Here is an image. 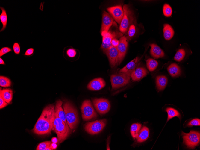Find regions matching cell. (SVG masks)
<instances>
[{"instance_id": "obj_1", "label": "cell", "mask_w": 200, "mask_h": 150, "mask_svg": "<svg viewBox=\"0 0 200 150\" xmlns=\"http://www.w3.org/2000/svg\"><path fill=\"white\" fill-rule=\"evenodd\" d=\"M55 107L54 104H50L44 108L33 129L34 133L39 135L51 134L54 117Z\"/></svg>"}, {"instance_id": "obj_2", "label": "cell", "mask_w": 200, "mask_h": 150, "mask_svg": "<svg viewBox=\"0 0 200 150\" xmlns=\"http://www.w3.org/2000/svg\"><path fill=\"white\" fill-rule=\"evenodd\" d=\"M70 129L54 111L52 130L56 134L59 144L64 141L69 136L70 133Z\"/></svg>"}, {"instance_id": "obj_3", "label": "cell", "mask_w": 200, "mask_h": 150, "mask_svg": "<svg viewBox=\"0 0 200 150\" xmlns=\"http://www.w3.org/2000/svg\"><path fill=\"white\" fill-rule=\"evenodd\" d=\"M62 107L65 113L68 125L71 129H75L79 122V117L77 109L69 101H64Z\"/></svg>"}, {"instance_id": "obj_4", "label": "cell", "mask_w": 200, "mask_h": 150, "mask_svg": "<svg viewBox=\"0 0 200 150\" xmlns=\"http://www.w3.org/2000/svg\"><path fill=\"white\" fill-rule=\"evenodd\" d=\"M123 9V16L120 24L119 30L122 33H125L130 25L136 22V19L133 13L128 5H124Z\"/></svg>"}, {"instance_id": "obj_5", "label": "cell", "mask_w": 200, "mask_h": 150, "mask_svg": "<svg viewBox=\"0 0 200 150\" xmlns=\"http://www.w3.org/2000/svg\"><path fill=\"white\" fill-rule=\"evenodd\" d=\"M130 76L120 72L112 75L110 81L112 89H116L126 85L129 82Z\"/></svg>"}, {"instance_id": "obj_6", "label": "cell", "mask_w": 200, "mask_h": 150, "mask_svg": "<svg viewBox=\"0 0 200 150\" xmlns=\"http://www.w3.org/2000/svg\"><path fill=\"white\" fill-rule=\"evenodd\" d=\"M183 142L190 149H194L199 145L200 141V133L199 132L191 130L188 133L182 132Z\"/></svg>"}, {"instance_id": "obj_7", "label": "cell", "mask_w": 200, "mask_h": 150, "mask_svg": "<svg viewBox=\"0 0 200 150\" xmlns=\"http://www.w3.org/2000/svg\"><path fill=\"white\" fill-rule=\"evenodd\" d=\"M107 120L103 119L87 123L84 125L85 131L89 134L93 135L100 133L105 126Z\"/></svg>"}, {"instance_id": "obj_8", "label": "cell", "mask_w": 200, "mask_h": 150, "mask_svg": "<svg viewBox=\"0 0 200 150\" xmlns=\"http://www.w3.org/2000/svg\"><path fill=\"white\" fill-rule=\"evenodd\" d=\"M82 117L84 121H88L97 117L98 114L89 100H86L82 103L81 107Z\"/></svg>"}, {"instance_id": "obj_9", "label": "cell", "mask_w": 200, "mask_h": 150, "mask_svg": "<svg viewBox=\"0 0 200 150\" xmlns=\"http://www.w3.org/2000/svg\"><path fill=\"white\" fill-rule=\"evenodd\" d=\"M92 101L95 109L99 114H105L110 110V104L107 99L95 98L92 99Z\"/></svg>"}, {"instance_id": "obj_10", "label": "cell", "mask_w": 200, "mask_h": 150, "mask_svg": "<svg viewBox=\"0 0 200 150\" xmlns=\"http://www.w3.org/2000/svg\"><path fill=\"white\" fill-rule=\"evenodd\" d=\"M101 35L102 36V42L101 48L104 52L112 46L111 41L113 38L122 35L121 33L111 32L110 31L106 32L101 33Z\"/></svg>"}, {"instance_id": "obj_11", "label": "cell", "mask_w": 200, "mask_h": 150, "mask_svg": "<svg viewBox=\"0 0 200 150\" xmlns=\"http://www.w3.org/2000/svg\"><path fill=\"white\" fill-rule=\"evenodd\" d=\"M104 52L108 58L112 67H114L119 63V54L116 47L111 46Z\"/></svg>"}, {"instance_id": "obj_12", "label": "cell", "mask_w": 200, "mask_h": 150, "mask_svg": "<svg viewBox=\"0 0 200 150\" xmlns=\"http://www.w3.org/2000/svg\"><path fill=\"white\" fill-rule=\"evenodd\" d=\"M107 10L114 20L120 24L123 16V10L121 6L111 7L108 8Z\"/></svg>"}, {"instance_id": "obj_13", "label": "cell", "mask_w": 200, "mask_h": 150, "mask_svg": "<svg viewBox=\"0 0 200 150\" xmlns=\"http://www.w3.org/2000/svg\"><path fill=\"white\" fill-rule=\"evenodd\" d=\"M128 43L126 37L125 36L121 37L119 39V43L116 47L119 54V64L121 62L126 54Z\"/></svg>"}, {"instance_id": "obj_14", "label": "cell", "mask_w": 200, "mask_h": 150, "mask_svg": "<svg viewBox=\"0 0 200 150\" xmlns=\"http://www.w3.org/2000/svg\"><path fill=\"white\" fill-rule=\"evenodd\" d=\"M113 19L109 13L105 11H103L101 28V33L108 32L110 28L113 24Z\"/></svg>"}, {"instance_id": "obj_15", "label": "cell", "mask_w": 200, "mask_h": 150, "mask_svg": "<svg viewBox=\"0 0 200 150\" xmlns=\"http://www.w3.org/2000/svg\"><path fill=\"white\" fill-rule=\"evenodd\" d=\"M105 85L104 80L101 78H98L91 81L87 85V88L90 90L97 91L102 89Z\"/></svg>"}, {"instance_id": "obj_16", "label": "cell", "mask_w": 200, "mask_h": 150, "mask_svg": "<svg viewBox=\"0 0 200 150\" xmlns=\"http://www.w3.org/2000/svg\"><path fill=\"white\" fill-rule=\"evenodd\" d=\"M139 60V58L136 57L121 69L120 72L126 73L131 76L132 72L136 69Z\"/></svg>"}, {"instance_id": "obj_17", "label": "cell", "mask_w": 200, "mask_h": 150, "mask_svg": "<svg viewBox=\"0 0 200 150\" xmlns=\"http://www.w3.org/2000/svg\"><path fill=\"white\" fill-rule=\"evenodd\" d=\"M148 73L147 70L144 67H137L132 72L131 77L133 80L137 81L146 76Z\"/></svg>"}, {"instance_id": "obj_18", "label": "cell", "mask_w": 200, "mask_h": 150, "mask_svg": "<svg viewBox=\"0 0 200 150\" xmlns=\"http://www.w3.org/2000/svg\"><path fill=\"white\" fill-rule=\"evenodd\" d=\"M62 101L59 100L56 101L55 107L54 111L56 112L58 116L68 126L66 119V117L65 113L62 107Z\"/></svg>"}, {"instance_id": "obj_19", "label": "cell", "mask_w": 200, "mask_h": 150, "mask_svg": "<svg viewBox=\"0 0 200 150\" xmlns=\"http://www.w3.org/2000/svg\"><path fill=\"white\" fill-rule=\"evenodd\" d=\"M150 46L151 47L150 54L154 58L158 59L162 58L164 56V52L158 46L153 43L150 44Z\"/></svg>"}, {"instance_id": "obj_20", "label": "cell", "mask_w": 200, "mask_h": 150, "mask_svg": "<svg viewBox=\"0 0 200 150\" xmlns=\"http://www.w3.org/2000/svg\"><path fill=\"white\" fill-rule=\"evenodd\" d=\"M149 131L148 128L143 126L140 129L136 138L139 143H142L146 141L149 136Z\"/></svg>"}, {"instance_id": "obj_21", "label": "cell", "mask_w": 200, "mask_h": 150, "mask_svg": "<svg viewBox=\"0 0 200 150\" xmlns=\"http://www.w3.org/2000/svg\"><path fill=\"white\" fill-rule=\"evenodd\" d=\"M163 31L164 39L166 40H171L174 35V31L172 27L167 23L163 24Z\"/></svg>"}, {"instance_id": "obj_22", "label": "cell", "mask_w": 200, "mask_h": 150, "mask_svg": "<svg viewBox=\"0 0 200 150\" xmlns=\"http://www.w3.org/2000/svg\"><path fill=\"white\" fill-rule=\"evenodd\" d=\"M156 85L157 89L159 91L163 90L167 84V79L165 76L161 75L156 77Z\"/></svg>"}, {"instance_id": "obj_23", "label": "cell", "mask_w": 200, "mask_h": 150, "mask_svg": "<svg viewBox=\"0 0 200 150\" xmlns=\"http://www.w3.org/2000/svg\"><path fill=\"white\" fill-rule=\"evenodd\" d=\"M0 95L4 100L8 104H10L12 101L13 92L12 90L10 88L0 89Z\"/></svg>"}, {"instance_id": "obj_24", "label": "cell", "mask_w": 200, "mask_h": 150, "mask_svg": "<svg viewBox=\"0 0 200 150\" xmlns=\"http://www.w3.org/2000/svg\"><path fill=\"white\" fill-rule=\"evenodd\" d=\"M167 70L169 73L172 77L179 76L181 73L179 67L174 63L171 64L167 68Z\"/></svg>"}, {"instance_id": "obj_25", "label": "cell", "mask_w": 200, "mask_h": 150, "mask_svg": "<svg viewBox=\"0 0 200 150\" xmlns=\"http://www.w3.org/2000/svg\"><path fill=\"white\" fill-rule=\"evenodd\" d=\"M0 9L1 10V13L0 15V20L2 25V28L0 30L1 32L4 31L7 27V17L6 11L5 8L0 7Z\"/></svg>"}, {"instance_id": "obj_26", "label": "cell", "mask_w": 200, "mask_h": 150, "mask_svg": "<svg viewBox=\"0 0 200 150\" xmlns=\"http://www.w3.org/2000/svg\"><path fill=\"white\" fill-rule=\"evenodd\" d=\"M166 111L168 114L167 122L175 117H178L180 119H181V115L179 112L173 108L168 107L166 108Z\"/></svg>"}, {"instance_id": "obj_27", "label": "cell", "mask_w": 200, "mask_h": 150, "mask_svg": "<svg viewBox=\"0 0 200 150\" xmlns=\"http://www.w3.org/2000/svg\"><path fill=\"white\" fill-rule=\"evenodd\" d=\"M142 125L140 123L133 124L130 128L131 134L134 139H136L138 136V133L141 128Z\"/></svg>"}, {"instance_id": "obj_28", "label": "cell", "mask_w": 200, "mask_h": 150, "mask_svg": "<svg viewBox=\"0 0 200 150\" xmlns=\"http://www.w3.org/2000/svg\"><path fill=\"white\" fill-rule=\"evenodd\" d=\"M147 67L150 71H152L155 70L158 65L157 61L153 59L149 58L146 61Z\"/></svg>"}, {"instance_id": "obj_29", "label": "cell", "mask_w": 200, "mask_h": 150, "mask_svg": "<svg viewBox=\"0 0 200 150\" xmlns=\"http://www.w3.org/2000/svg\"><path fill=\"white\" fill-rule=\"evenodd\" d=\"M185 54V51L184 49H179L175 55L174 60L178 62L181 61L184 58Z\"/></svg>"}, {"instance_id": "obj_30", "label": "cell", "mask_w": 200, "mask_h": 150, "mask_svg": "<svg viewBox=\"0 0 200 150\" xmlns=\"http://www.w3.org/2000/svg\"><path fill=\"white\" fill-rule=\"evenodd\" d=\"M11 81L7 77L1 76L0 77V85L3 87H6L11 86Z\"/></svg>"}, {"instance_id": "obj_31", "label": "cell", "mask_w": 200, "mask_h": 150, "mask_svg": "<svg viewBox=\"0 0 200 150\" xmlns=\"http://www.w3.org/2000/svg\"><path fill=\"white\" fill-rule=\"evenodd\" d=\"M163 12L165 16L169 17L172 15V11L171 6L169 4L165 3L163 7Z\"/></svg>"}, {"instance_id": "obj_32", "label": "cell", "mask_w": 200, "mask_h": 150, "mask_svg": "<svg viewBox=\"0 0 200 150\" xmlns=\"http://www.w3.org/2000/svg\"><path fill=\"white\" fill-rule=\"evenodd\" d=\"M134 23L130 25L128 28V35L127 37H126L128 40H131L135 34L136 29Z\"/></svg>"}, {"instance_id": "obj_33", "label": "cell", "mask_w": 200, "mask_h": 150, "mask_svg": "<svg viewBox=\"0 0 200 150\" xmlns=\"http://www.w3.org/2000/svg\"><path fill=\"white\" fill-rule=\"evenodd\" d=\"M52 143L51 141H46L42 142L40 143L37 146V150H45L48 147L50 146Z\"/></svg>"}, {"instance_id": "obj_34", "label": "cell", "mask_w": 200, "mask_h": 150, "mask_svg": "<svg viewBox=\"0 0 200 150\" xmlns=\"http://www.w3.org/2000/svg\"><path fill=\"white\" fill-rule=\"evenodd\" d=\"M188 126H200V119H194L191 120L187 125Z\"/></svg>"}, {"instance_id": "obj_35", "label": "cell", "mask_w": 200, "mask_h": 150, "mask_svg": "<svg viewBox=\"0 0 200 150\" xmlns=\"http://www.w3.org/2000/svg\"><path fill=\"white\" fill-rule=\"evenodd\" d=\"M11 51H12V50L10 48L7 47H2L0 50V56L1 57Z\"/></svg>"}, {"instance_id": "obj_36", "label": "cell", "mask_w": 200, "mask_h": 150, "mask_svg": "<svg viewBox=\"0 0 200 150\" xmlns=\"http://www.w3.org/2000/svg\"><path fill=\"white\" fill-rule=\"evenodd\" d=\"M13 49L14 53L16 54H19L20 53V47L19 43L15 42L13 43Z\"/></svg>"}, {"instance_id": "obj_37", "label": "cell", "mask_w": 200, "mask_h": 150, "mask_svg": "<svg viewBox=\"0 0 200 150\" xmlns=\"http://www.w3.org/2000/svg\"><path fill=\"white\" fill-rule=\"evenodd\" d=\"M66 53L67 55L69 57L72 58L75 57L76 54L75 50L72 48H70L67 49Z\"/></svg>"}, {"instance_id": "obj_38", "label": "cell", "mask_w": 200, "mask_h": 150, "mask_svg": "<svg viewBox=\"0 0 200 150\" xmlns=\"http://www.w3.org/2000/svg\"><path fill=\"white\" fill-rule=\"evenodd\" d=\"M8 104L6 102L0 95V108L2 109L8 105Z\"/></svg>"}, {"instance_id": "obj_39", "label": "cell", "mask_w": 200, "mask_h": 150, "mask_svg": "<svg viewBox=\"0 0 200 150\" xmlns=\"http://www.w3.org/2000/svg\"><path fill=\"white\" fill-rule=\"evenodd\" d=\"M34 53V49L33 48H30L26 51L24 55L26 56H30Z\"/></svg>"}, {"instance_id": "obj_40", "label": "cell", "mask_w": 200, "mask_h": 150, "mask_svg": "<svg viewBox=\"0 0 200 150\" xmlns=\"http://www.w3.org/2000/svg\"><path fill=\"white\" fill-rule=\"evenodd\" d=\"M119 43V41L116 38H113L111 41V44L112 46L116 47Z\"/></svg>"}, {"instance_id": "obj_41", "label": "cell", "mask_w": 200, "mask_h": 150, "mask_svg": "<svg viewBox=\"0 0 200 150\" xmlns=\"http://www.w3.org/2000/svg\"><path fill=\"white\" fill-rule=\"evenodd\" d=\"M50 147L52 150H54L57 148V145L56 143H52L51 144Z\"/></svg>"}, {"instance_id": "obj_42", "label": "cell", "mask_w": 200, "mask_h": 150, "mask_svg": "<svg viewBox=\"0 0 200 150\" xmlns=\"http://www.w3.org/2000/svg\"><path fill=\"white\" fill-rule=\"evenodd\" d=\"M51 142L53 143H57L58 142L57 138L56 137H53L51 139Z\"/></svg>"}, {"instance_id": "obj_43", "label": "cell", "mask_w": 200, "mask_h": 150, "mask_svg": "<svg viewBox=\"0 0 200 150\" xmlns=\"http://www.w3.org/2000/svg\"><path fill=\"white\" fill-rule=\"evenodd\" d=\"M0 64L2 65H5V63L3 60L1 58H0Z\"/></svg>"}, {"instance_id": "obj_44", "label": "cell", "mask_w": 200, "mask_h": 150, "mask_svg": "<svg viewBox=\"0 0 200 150\" xmlns=\"http://www.w3.org/2000/svg\"><path fill=\"white\" fill-rule=\"evenodd\" d=\"M52 149L51 148L50 146L47 148L45 150H51Z\"/></svg>"}]
</instances>
